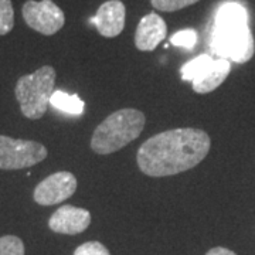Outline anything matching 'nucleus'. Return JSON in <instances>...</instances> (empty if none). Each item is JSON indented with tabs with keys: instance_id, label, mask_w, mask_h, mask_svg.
<instances>
[{
	"instance_id": "nucleus-1",
	"label": "nucleus",
	"mask_w": 255,
	"mask_h": 255,
	"mask_svg": "<svg viewBox=\"0 0 255 255\" xmlns=\"http://www.w3.org/2000/svg\"><path fill=\"white\" fill-rule=\"evenodd\" d=\"M211 139L201 129L179 128L149 137L136 155L139 169L150 177L173 176L204 160Z\"/></svg>"
},
{
	"instance_id": "nucleus-2",
	"label": "nucleus",
	"mask_w": 255,
	"mask_h": 255,
	"mask_svg": "<svg viewBox=\"0 0 255 255\" xmlns=\"http://www.w3.org/2000/svg\"><path fill=\"white\" fill-rule=\"evenodd\" d=\"M211 48L230 63H248L255 53V41L248 27V13L240 3H226L216 14Z\"/></svg>"
},
{
	"instance_id": "nucleus-3",
	"label": "nucleus",
	"mask_w": 255,
	"mask_h": 255,
	"mask_svg": "<svg viewBox=\"0 0 255 255\" xmlns=\"http://www.w3.org/2000/svg\"><path fill=\"white\" fill-rule=\"evenodd\" d=\"M146 118L143 112L133 108L112 112L94 130L91 149L98 155H110L129 145L142 133Z\"/></svg>"
},
{
	"instance_id": "nucleus-4",
	"label": "nucleus",
	"mask_w": 255,
	"mask_h": 255,
	"mask_svg": "<svg viewBox=\"0 0 255 255\" xmlns=\"http://www.w3.org/2000/svg\"><path fill=\"white\" fill-rule=\"evenodd\" d=\"M55 70L51 65H44L33 74L18 78L16 84V98L21 114L28 119L44 117L50 100L54 94Z\"/></svg>"
},
{
	"instance_id": "nucleus-5",
	"label": "nucleus",
	"mask_w": 255,
	"mask_h": 255,
	"mask_svg": "<svg viewBox=\"0 0 255 255\" xmlns=\"http://www.w3.org/2000/svg\"><path fill=\"white\" fill-rule=\"evenodd\" d=\"M47 157L46 146L34 140L13 139L0 135V169L18 170L43 162Z\"/></svg>"
},
{
	"instance_id": "nucleus-6",
	"label": "nucleus",
	"mask_w": 255,
	"mask_h": 255,
	"mask_svg": "<svg viewBox=\"0 0 255 255\" xmlns=\"http://www.w3.org/2000/svg\"><path fill=\"white\" fill-rule=\"evenodd\" d=\"M23 18L28 27L44 36H53L64 27V11L53 0H27L23 4Z\"/></svg>"
},
{
	"instance_id": "nucleus-7",
	"label": "nucleus",
	"mask_w": 255,
	"mask_h": 255,
	"mask_svg": "<svg viewBox=\"0 0 255 255\" xmlns=\"http://www.w3.org/2000/svg\"><path fill=\"white\" fill-rule=\"evenodd\" d=\"M77 179L70 172H57L38 183L33 199L40 206H54L70 199L77 190Z\"/></svg>"
},
{
	"instance_id": "nucleus-8",
	"label": "nucleus",
	"mask_w": 255,
	"mask_h": 255,
	"mask_svg": "<svg viewBox=\"0 0 255 255\" xmlns=\"http://www.w3.org/2000/svg\"><path fill=\"white\" fill-rule=\"evenodd\" d=\"M91 224V213L88 210L74 207L70 204L55 210L48 220V227L57 234L75 236L85 231Z\"/></svg>"
},
{
	"instance_id": "nucleus-9",
	"label": "nucleus",
	"mask_w": 255,
	"mask_h": 255,
	"mask_svg": "<svg viewBox=\"0 0 255 255\" xmlns=\"http://www.w3.org/2000/svg\"><path fill=\"white\" fill-rule=\"evenodd\" d=\"M125 4L119 0H108L101 4L91 23L97 27L101 36L112 38L119 36L125 27Z\"/></svg>"
},
{
	"instance_id": "nucleus-10",
	"label": "nucleus",
	"mask_w": 255,
	"mask_h": 255,
	"mask_svg": "<svg viewBox=\"0 0 255 255\" xmlns=\"http://www.w3.org/2000/svg\"><path fill=\"white\" fill-rule=\"evenodd\" d=\"M167 34L166 21L156 13H149L140 18L135 33V46L140 51H153Z\"/></svg>"
},
{
	"instance_id": "nucleus-11",
	"label": "nucleus",
	"mask_w": 255,
	"mask_h": 255,
	"mask_svg": "<svg viewBox=\"0 0 255 255\" xmlns=\"http://www.w3.org/2000/svg\"><path fill=\"white\" fill-rule=\"evenodd\" d=\"M230 71H231V64L228 60H224V58L214 60L213 58V61L201 71L200 75L194 81H191L193 90L197 94L213 92L226 81Z\"/></svg>"
},
{
	"instance_id": "nucleus-12",
	"label": "nucleus",
	"mask_w": 255,
	"mask_h": 255,
	"mask_svg": "<svg viewBox=\"0 0 255 255\" xmlns=\"http://www.w3.org/2000/svg\"><path fill=\"white\" fill-rule=\"evenodd\" d=\"M50 105L55 110L71 115H81L85 108L84 101L78 95H70L63 91H54L50 100Z\"/></svg>"
},
{
	"instance_id": "nucleus-13",
	"label": "nucleus",
	"mask_w": 255,
	"mask_h": 255,
	"mask_svg": "<svg viewBox=\"0 0 255 255\" xmlns=\"http://www.w3.org/2000/svg\"><path fill=\"white\" fill-rule=\"evenodd\" d=\"M213 61V57L209 54H201L197 55L196 58L190 60L189 63H186L182 67L180 70V74H182V80L183 81H194L199 75L201 74V71L209 65L210 63Z\"/></svg>"
},
{
	"instance_id": "nucleus-14",
	"label": "nucleus",
	"mask_w": 255,
	"mask_h": 255,
	"mask_svg": "<svg viewBox=\"0 0 255 255\" xmlns=\"http://www.w3.org/2000/svg\"><path fill=\"white\" fill-rule=\"evenodd\" d=\"M14 27V10L11 0H0V36H6Z\"/></svg>"
},
{
	"instance_id": "nucleus-15",
	"label": "nucleus",
	"mask_w": 255,
	"mask_h": 255,
	"mask_svg": "<svg viewBox=\"0 0 255 255\" xmlns=\"http://www.w3.org/2000/svg\"><path fill=\"white\" fill-rule=\"evenodd\" d=\"M0 255H24V244L16 236L0 237Z\"/></svg>"
},
{
	"instance_id": "nucleus-16",
	"label": "nucleus",
	"mask_w": 255,
	"mask_h": 255,
	"mask_svg": "<svg viewBox=\"0 0 255 255\" xmlns=\"http://www.w3.org/2000/svg\"><path fill=\"white\" fill-rule=\"evenodd\" d=\"M170 43L176 47H182L186 50H193L197 43V33L193 28H186L174 33L170 37Z\"/></svg>"
},
{
	"instance_id": "nucleus-17",
	"label": "nucleus",
	"mask_w": 255,
	"mask_h": 255,
	"mask_svg": "<svg viewBox=\"0 0 255 255\" xmlns=\"http://www.w3.org/2000/svg\"><path fill=\"white\" fill-rule=\"evenodd\" d=\"M197 1H200V0H150L152 6L156 10L166 11V13L186 9V7H189V6L197 3Z\"/></svg>"
},
{
	"instance_id": "nucleus-18",
	"label": "nucleus",
	"mask_w": 255,
	"mask_h": 255,
	"mask_svg": "<svg viewBox=\"0 0 255 255\" xmlns=\"http://www.w3.org/2000/svg\"><path fill=\"white\" fill-rule=\"evenodd\" d=\"M74 255H111L110 250L100 241H88L75 248Z\"/></svg>"
},
{
	"instance_id": "nucleus-19",
	"label": "nucleus",
	"mask_w": 255,
	"mask_h": 255,
	"mask_svg": "<svg viewBox=\"0 0 255 255\" xmlns=\"http://www.w3.org/2000/svg\"><path fill=\"white\" fill-rule=\"evenodd\" d=\"M206 255H237V254H236V253H233V251H231V250H228V248H224V247H214V248H211Z\"/></svg>"
}]
</instances>
